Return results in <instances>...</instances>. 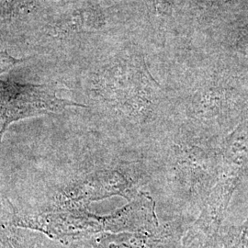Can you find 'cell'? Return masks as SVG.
Wrapping results in <instances>:
<instances>
[{
	"label": "cell",
	"instance_id": "cell-3",
	"mask_svg": "<svg viewBox=\"0 0 248 248\" xmlns=\"http://www.w3.org/2000/svg\"><path fill=\"white\" fill-rule=\"evenodd\" d=\"M155 8L157 13L169 14L171 12L172 0H155Z\"/></svg>",
	"mask_w": 248,
	"mask_h": 248
},
{
	"label": "cell",
	"instance_id": "cell-2",
	"mask_svg": "<svg viewBox=\"0 0 248 248\" xmlns=\"http://www.w3.org/2000/svg\"><path fill=\"white\" fill-rule=\"evenodd\" d=\"M20 62H22V60L15 59L7 53H0V75L9 71L11 67Z\"/></svg>",
	"mask_w": 248,
	"mask_h": 248
},
{
	"label": "cell",
	"instance_id": "cell-1",
	"mask_svg": "<svg viewBox=\"0 0 248 248\" xmlns=\"http://www.w3.org/2000/svg\"><path fill=\"white\" fill-rule=\"evenodd\" d=\"M69 105L74 103L57 98L51 87L0 81V142L9 124L57 112Z\"/></svg>",
	"mask_w": 248,
	"mask_h": 248
}]
</instances>
